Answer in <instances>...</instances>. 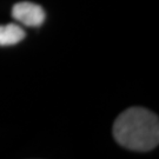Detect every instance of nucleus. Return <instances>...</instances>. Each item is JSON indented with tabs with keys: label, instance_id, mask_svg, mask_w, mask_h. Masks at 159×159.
Wrapping results in <instances>:
<instances>
[{
	"label": "nucleus",
	"instance_id": "obj_1",
	"mask_svg": "<svg viewBox=\"0 0 159 159\" xmlns=\"http://www.w3.org/2000/svg\"><path fill=\"white\" fill-rule=\"evenodd\" d=\"M113 137L123 148L139 152L151 151L159 143L158 117L146 108H129L114 121Z\"/></svg>",
	"mask_w": 159,
	"mask_h": 159
},
{
	"label": "nucleus",
	"instance_id": "obj_3",
	"mask_svg": "<svg viewBox=\"0 0 159 159\" xmlns=\"http://www.w3.org/2000/svg\"><path fill=\"white\" fill-rule=\"evenodd\" d=\"M25 38V31L17 24L0 25V46H11Z\"/></svg>",
	"mask_w": 159,
	"mask_h": 159
},
{
	"label": "nucleus",
	"instance_id": "obj_2",
	"mask_svg": "<svg viewBox=\"0 0 159 159\" xmlns=\"http://www.w3.org/2000/svg\"><path fill=\"white\" fill-rule=\"evenodd\" d=\"M12 17L25 26L39 27L45 20V11L41 6L34 2H18L12 8Z\"/></svg>",
	"mask_w": 159,
	"mask_h": 159
}]
</instances>
